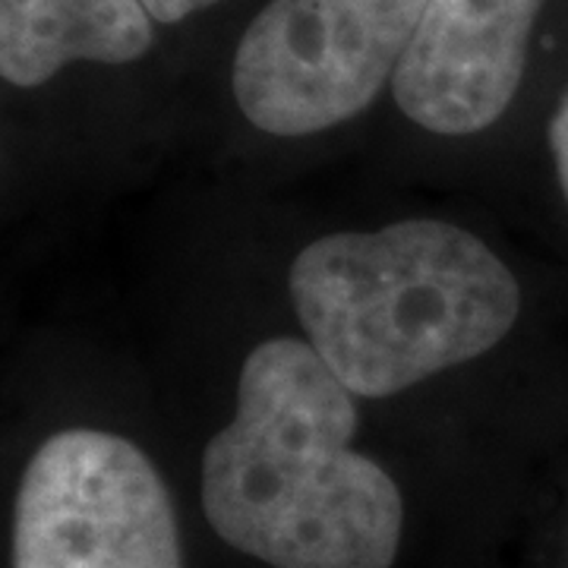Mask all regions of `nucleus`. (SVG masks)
I'll list each match as a JSON object with an SVG mask.
<instances>
[{
    "label": "nucleus",
    "mask_w": 568,
    "mask_h": 568,
    "mask_svg": "<svg viewBox=\"0 0 568 568\" xmlns=\"http://www.w3.org/2000/svg\"><path fill=\"white\" fill-rule=\"evenodd\" d=\"M13 568H183L155 465L104 429H61L29 458L13 511Z\"/></svg>",
    "instance_id": "20e7f679"
},
{
    "label": "nucleus",
    "mask_w": 568,
    "mask_h": 568,
    "mask_svg": "<svg viewBox=\"0 0 568 568\" xmlns=\"http://www.w3.org/2000/svg\"><path fill=\"white\" fill-rule=\"evenodd\" d=\"M426 0H272L234 54V99L272 136H310L376 102Z\"/></svg>",
    "instance_id": "7ed1b4c3"
},
{
    "label": "nucleus",
    "mask_w": 568,
    "mask_h": 568,
    "mask_svg": "<svg viewBox=\"0 0 568 568\" xmlns=\"http://www.w3.org/2000/svg\"><path fill=\"white\" fill-rule=\"evenodd\" d=\"M549 149H552L559 186H562L568 203V92L566 99L559 102V108H556L552 121H549Z\"/></svg>",
    "instance_id": "0eeeda50"
},
{
    "label": "nucleus",
    "mask_w": 568,
    "mask_h": 568,
    "mask_svg": "<svg viewBox=\"0 0 568 568\" xmlns=\"http://www.w3.org/2000/svg\"><path fill=\"white\" fill-rule=\"evenodd\" d=\"M212 3H219V0H142V7L155 22H181Z\"/></svg>",
    "instance_id": "6e6552de"
},
{
    "label": "nucleus",
    "mask_w": 568,
    "mask_h": 568,
    "mask_svg": "<svg viewBox=\"0 0 568 568\" xmlns=\"http://www.w3.org/2000/svg\"><path fill=\"white\" fill-rule=\"evenodd\" d=\"M287 291L306 342L354 398H388L484 357L521 313L508 265L436 219L320 237L291 263Z\"/></svg>",
    "instance_id": "f03ea898"
},
{
    "label": "nucleus",
    "mask_w": 568,
    "mask_h": 568,
    "mask_svg": "<svg viewBox=\"0 0 568 568\" xmlns=\"http://www.w3.org/2000/svg\"><path fill=\"white\" fill-rule=\"evenodd\" d=\"M544 0H426L392 77L395 102L443 136L480 133L515 99Z\"/></svg>",
    "instance_id": "39448f33"
},
{
    "label": "nucleus",
    "mask_w": 568,
    "mask_h": 568,
    "mask_svg": "<svg viewBox=\"0 0 568 568\" xmlns=\"http://www.w3.org/2000/svg\"><path fill=\"white\" fill-rule=\"evenodd\" d=\"M152 22L142 0H0V73L36 89L73 61H140Z\"/></svg>",
    "instance_id": "423d86ee"
},
{
    "label": "nucleus",
    "mask_w": 568,
    "mask_h": 568,
    "mask_svg": "<svg viewBox=\"0 0 568 568\" xmlns=\"http://www.w3.org/2000/svg\"><path fill=\"white\" fill-rule=\"evenodd\" d=\"M354 433V395L310 342L256 345L234 420L205 446V521L272 568H392L405 503Z\"/></svg>",
    "instance_id": "f257e3e1"
}]
</instances>
